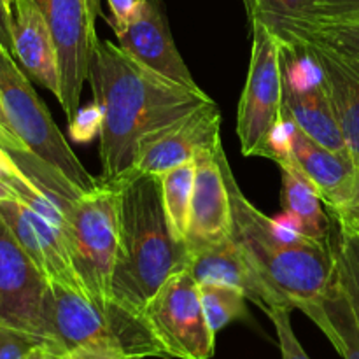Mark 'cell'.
<instances>
[{"label":"cell","instance_id":"8fae6325","mask_svg":"<svg viewBox=\"0 0 359 359\" xmlns=\"http://www.w3.org/2000/svg\"><path fill=\"white\" fill-rule=\"evenodd\" d=\"M48 287V277L0 216V325L44 339Z\"/></svg>","mask_w":359,"mask_h":359},{"label":"cell","instance_id":"ba28073f","mask_svg":"<svg viewBox=\"0 0 359 359\" xmlns=\"http://www.w3.org/2000/svg\"><path fill=\"white\" fill-rule=\"evenodd\" d=\"M167 358L210 359L216 333L205 319L200 286L188 270L172 273L144 311Z\"/></svg>","mask_w":359,"mask_h":359},{"label":"cell","instance_id":"f35d334b","mask_svg":"<svg viewBox=\"0 0 359 359\" xmlns=\"http://www.w3.org/2000/svg\"><path fill=\"white\" fill-rule=\"evenodd\" d=\"M245 7V13H248V18L251 20L252 14H255V7H256V0H242Z\"/></svg>","mask_w":359,"mask_h":359},{"label":"cell","instance_id":"277c9868","mask_svg":"<svg viewBox=\"0 0 359 359\" xmlns=\"http://www.w3.org/2000/svg\"><path fill=\"white\" fill-rule=\"evenodd\" d=\"M44 339L65 353L95 349L133 359L167 358L144 312L109 297L49 283L44 300Z\"/></svg>","mask_w":359,"mask_h":359},{"label":"cell","instance_id":"83f0119b","mask_svg":"<svg viewBox=\"0 0 359 359\" xmlns=\"http://www.w3.org/2000/svg\"><path fill=\"white\" fill-rule=\"evenodd\" d=\"M102 123H104V111L95 100L90 102L77 109L76 114L69 119V137L74 142H91L100 137Z\"/></svg>","mask_w":359,"mask_h":359},{"label":"cell","instance_id":"4fadbf2b","mask_svg":"<svg viewBox=\"0 0 359 359\" xmlns=\"http://www.w3.org/2000/svg\"><path fill=\"white\" fill-rule=\"evenodd\" d=\"M118 46L153 72L188 88H198L177 51L161 0H137L128 21L114 28Z\"/></svg>","mask_w":359,"mask_h":359},{"label":"cell","instance_id":"7c38bea8","mask_svg":"<svg viewBox=\"0 0 359 359\" xmlns=\"http://www.w3.org/2000/svg\"><path fill=\"white\" fill-rule=\"evenodd\" d=\"M221 111L212 100L188 112L172 125L151 133L140 142L130 172L161 175L170 168L195 161L202 151L214 149L221 140Z\"/></svg>","mask_w":359,"mask_h":359},{"label":"cell","instance_id":"9c48e42d","mask_svg":"<svg viewBox=\"0 0 359 359\" xmlns=\"http://www.w3.org/2000/svg\"><path fill=\"white\" fill-rule=\"evenodd\" d=\"M283 112L312 140L349 154L321 69L302 46H283ZM351 156V154H349Z\"/></svg>","mask_w":359,"mask_h":359},{"label":"cell","instance_id":"7a4b0ae2","mask_svg":"<svg viewBox=\"0 0 359 359\" xmlns=\"http://www.w3.org/2000/svg\"><path fill=\"white\" fill-rule=\"evenodd\" d=\"M221 167L233 210V238L259 279L280 305L302 311L318 302L337 279L332 241L304 235L287 214L269 217L256 209L242 193L224 149Z\"/></svg>","mask_w":359,"mask_h":359},{"label":"cell","instance_id":"d590c367","mask_svg":"<svg viewBox=\"0 0 359 359\" xmlns=\"http://www.w3.org/2000/svg\"><path fill=\"white\" fill-rule=\"evenodd\" d=\"M27 359H70V354L51 342H42L28 354Z\"/></svg>","mask_w":359,"mask_h":359},{"label":"cell","instance_id":"8992f818","mask_svg":"<svg viewBox=\"0 0 359 359\" xmlns=\"http://www.w3.org/2000/svg\"><path fill=\"white\" fill-rule=\"evenodd\" d=\"M0 98L9 118L11 126L28 151L37 154L49 165L58 168L70 182L84 191L98 188L102 179H97L86 170L79 158L53 121L48 107L16 58L0 46Z\"/></svg>","mask_w":359,"mask_h":359},{"label":"cell","instance_id":"5b68a950","mask_svg":"<svg viewBox=\"0 0 359 359\" xmlns=\"http://www.w3.org/2000/svg\"><path fill=\"white\" fill-rule=\"evenodd\" d=\"M63 235L74 270L90 297H109L119 252V189L104 182L70 205Z\"/></svg>","mask_w":359,"mask_h":359},{"label":"cell","instance_id":"9a60e30c","mask_svg":"<svg viewBox=\"0 0 359 359\" xmlns=\"http://www.w3.org/2000/svg\"><path fill=\"white\" fill-rule=\"evenodd\" d=\"M0 216L49 283L86 293L74 270L63 231L20 200L0 202Z\"/></svg>","mask_w":359,"mask_h":359},{"label":"cell","instance_id":"ab89813d","mask_svg":"<svg viewBox=\"0 0 359 359\" xmlns=\"http://www.w3.org/2000/svg\"><path fill=\"white\" fill-rule=\"evenodd\" d=\"M6 2L9 4V6H11V9H13V0H6Z\"/></svg>","mask_w":359,"mask_h":359},{"label":"cell","instance_id":"3957f363","mask_svg":"<svg viewBox=\"0 0 359 359\" xmlns=\"http://www.w3.org/2000/svg\"><path fill=\"white\" fill-rule=\"evenodd\" d=\"M119 189V252L111 294L144 312L172 273L184 270L189 251L172 235L158 175L128 172Z\"/></svg>","mask_w":359,"mask_h":359},{"label":"cell","instance_id":"1f68e13d","mask_svg":"<svg viewBox=\"0 0 359 359\" xmlns=\"http://www.w3.org/2000/svg\"><path fill=\"white\" fill-rule=\"evenodd\" d=\"M20 175H23L20 165L16 163V160H14L9 151L0 146V202H4V200H16L11 184Z\"/></svg>","mask_w":359,"mask_h":359},{"label":"cell","instance_id":"5bb4252c","mask_svg":"<svg viewBox=\"0 0 359 359\" xmlns=\"http://www.w3.org/2000/svg\"><path fill=\"white\" fill-rule=\"evenodd\" d=\"M221 151L223 142L214 149L202 151L195 158V188L186 233V248L189 255L219 244L233 235V210L221 167Z\"/></svg>","mask_w":359,"mask_h":359},{"label":"cell","instance_id":"cb8c5ba5","mask_svg":"<svg viewBox=\"0 0 359 359\" xmlns=\"http://www.w3.org/2000/svg\"><path fill=\"white\" fill-rule=\"evenodd\" d=\"M198 286L205 319L216 335L233 321L249 319V300L242 291L221 284H198Z\"/></svg>","mask_w":359,"mask_h":359},{"label":"cell","instance_id":"484cf974","mask_svg":"<svg viewBox=\"0 0 359 359\" xmlns=\"http://www.w3.org/2000/svg\"><path fill=\"white\" fill-rule=\"evenodd\" d=\"M304 39H314V41L325 42V44L332 46V48L359 60V21L316 23L294 44H298Z\"/></svg>","mask_w":359,"mask_h":359},{"label":"cell","instance_id":"30bf717a","mask_svg":"<svg viewBox=\"0 0 359 359\" xmlns=\"http://www.w3.org/2000/svg\"><path fill=\"white\" fill-rule=\"evenodd\" d=\"M44 16L60 63V97L69 121L81 107V93L90 74V62L98 41L86 0H34Z\"/></svg>","mask_w":359,"mask_h":359},{"label":"cell","instance_id":"d6986e66","mask_svg":"<svg viewBox=\"0 0 359 359\" xmlns=\"http://www.w3.org/2000/svg\"><path fill=\"white\" fill-rule=\"evenodd\" d=\"M13 56L30 79L60 97L58 51L34 0H13Z\"/></svg>","mask_w":359,"mask_h":359},{"label":"cell","instance_id":"ac0fdd59","mask_svg":"<svg viewBox=\"0 0 359 359\" xmlns=\"http://www.w3.org/2000/svg\"><path fill=\"white\" fill-rule=\"evenodd\" d=\"M298 46L314 58L325 76L347 149L359 168V60L314 39H304Z\"/></svg>","mask_w":359,"mask_h":359},{"label":"cell","instance_id":"d4e9b609","mask_svg":"<svg viewBox=\"0 0 359 359\" xmlns=\"http://www.w3.org/2000/svg\"><path fill=\"white\" fill-rule=\"evenodd\" d=\"M330 241L335 251L337 273L353 305L359 325V238L344 233L333 223Z\"/></svg>","mask_w":359,"mask_h":359},{"label":"cell","instance_id":"6da1fadb","mask_svg":"<svg viewBox=\"0 0 359 359\" xmlns=\"http://www.w3.org/2000/svg\"><path fill=\"white\" fill-rule=\"evenodd\" d=\"M88 81L104 111L102 181L116 182L133 167L140 142L212 98L200 88L174 83L133 60L111 41L95 44Z\"/></svg>","mask_w":359,"mask_h":359},{"label":"cell","instance_id":"e575fe53","mask_svg":"<svg viewBox=\"0 0 359 359\" xmlns=\"http://www.w3.org/2000/svg\"><path fill=\"white\" fill-rule=\"evenodd\" d=\"M107 2L112 13V20H109V25L114 30V28L123 27L128 21L137 0H107Z\"/></svg>","mask_w":359,"mask_h":359},{"label":"cell","instance_id":"ffe728a7","mask_svg":"<svg viewBox=\"0 0 359 359\" xmlns=\"http://www.w3.org/2000/svg\"><path fill=\"white\" fill-rule=\"evenodd\" d=\"M280 207L293 219L294 226L316 241H328L333 230V219L314 186L291 163L279 165Z\"/></svg>","mask_w":359,"mask_h":359},{"label":"cell","instance_id":"836d02e7","mask_svg":"<svg viewBox=\"0 0 359 359\" xmlns=\"http://www.w3.org/2000/svg\"><path fill=\"white\" fill-rule=\"evenodd\" d=\"M13 9L6 0H0V46L13 55Z\"/></svg>","mask_w":359,"mask_h":359},{"label":"cell","instance_id":"d6a6232c","mask_svg":"<svg viewBox=\"0 0 359 359\" xmlns=\"http://www.w3.org/2000/svg\"><path fill=\"white\" fill-rule=\"evenodd\" d=\"M0 146L7 151H28L27 144L18 137V133L14 132V128L11 126L9 118L6 114V109H4L2 98H0Z\"/></svg>","mask_w":359,"mask_h":359},{"label":"cell","instance_id":"44dd1931","mask_svg":"<svg viewBox=\"0 0 359 359\" xmlns=\"http://www.w3.org/2000/svg\"><path fill=\"white\" fill-rule=\"evenodd\" d=\"M319 326L344 359H359V325L337 273L335 283L314 304L302 309Z\"/></svg>","mask_w":359,"mask_h":359},{"label":"cell","instance_id":"8d00e7d4","mask_svg":"<svg viewBox=\"0 0 359 359\" xmlns=\"http://www.w3.org/2000/svg\"><path fill=\"white\" fill-rule=\"evenodd\" d=\"M70 354V359H133L123 356L118 353H109V351H95V349H76Z\"/></svg>","mask_w":359,"mask_h":359},{"label":"cell","instance_id":"4316f807","mask_svg":"<svg viewBox=\"0 0 359 359\" xmlns=\"http://www.w3.org/2000/svg\"><path fill=\"white\" fill-rule=\"evenodd\" d=\"M291 311L293 309L284 307V305H273L265 311V314L269 316L273 328H276L280 356L283 359H311L302 347L298 337L294 335L293 325H291Z\"/></svg>","mask_w":359,"mask_h":359},{"label":"cell","instance_id":"2e32d148","mask_svg":"<svg viewBox=\"0 0 359 359\" xmlns=\"http://www.w3.org/2000/svg\"><path fill=\"white\" fill-rule=\"evenodd\" d=\"M287 163L298 168L314 186L330 216L340 212L349 202L358 172L349 154L337 153L330 147L321 146L294 125L291 158Z\"/></svg>","mask_w":359,"mask_h":359},{"label":"cell","instance_id":"f1b7e54d","mask_svg":"<svg viewBox=\"0 0 359 359\" xmlns=\"http://www.w3.org/2000/svg\"><path fill=\"white\" fill-rule=\"evenodd\" d=\"M42 342L46 340L41 337L0 325V359H27Z\"/></svg>","mask_w":359,"mask_h":359},{"label":"cell","instance_id":"e0dca14e","mask_svg":"<svg viewBox=\"0 0 359 359\" xmlns=\"http://www.w3.org/2000/svg\"><path fill=\"white\" fill-rule=\"evenodd\" d=\"M186 270L198 284H221L242 291L263 312L280 305L270 287L259 279L233 235L219 244L191 252Z\"/></svg>","mask_w":359,"mask_h":359},{"label":"cell","instance_id":"4dcf8cb0","mask_svg":"<svg viewBox=\"0 0 359 359\" xmlns=\"http://www.w3.org/2000/svg\"><path fill=\"white\" fill-rule=\"evenodd\" d=\"M332 219L340 231L359 238V168L356 172V181H354L353 195H351L349 202L346 203V207L340 212L333 214Z\"/></svg>","mask_w":359,"mask_h":359},{"label":"cell","instance_id":"603a6c76","mask_svg":"<svg viewBox=\"0 0 359 359\" xmlns=\"http://www.w3.org/2000/svg\"><path fill=\"white\" fill-rule=\"evenodd\" d=\"M196 163L188 161L179 167L163 172L160 177L161 203L172 235L186 244V233L191 216L193 188H195Z\"/></svg>","mask_w":359,"mask_h":359},{"label":"cell","instance_id":"f546056e","mask_svg":"<svg viewBox=\"0 0 359 359\" xmlns=\"http://www.w3.org/2000/svg\"><path fill=\"white\" fill-rule=\"evenodd\" d=\"M316 23L359 21V0H314Z\"/></svg>","mask_w":359,"mask_h":359},{"label":"cell","instance_id":"52a82bcc","mask_svg":"<svg viewBox=\"0 0 359 359\" xmlns=\"http://www.w3.org/2000/svg\"><path fill=\"white\" fill-rule=\"evenodd\" d=\"M248 77L237 107V137L244 156L266 158L269 139L283 116V48L258 21H252Z\"/></svg>","mask_w":359,"mask_h":359},{"label":"cell","instance_id":"74e56055","mask_svg":"<svg viewBox=\"0 0 359 359\" xmlns=\"http://www.w3.org/2000/svg\"><path fill=\"white\" fill-rule=\"evenodd\" d=\"M88 11H90V18L93 27L97 28V20L104 18V13H102V2L100 0H86Z\"/></svg>","mask_w":359,"mask_h":359},{"label":"cell","instance_id":"7402d4cb","mask_svg":"<svg viewBox=\"0 0 359 359\" xmlns=\"http://www.w3.org/2000/svg\"><path fill=\"white\" fill-rule=\"evenodd\" d=\"M252 21L262 23L283 46H293L316 25L314 0H256Z\"/></svg>","mask_w":359,"mask_h":359}]
</instances>
